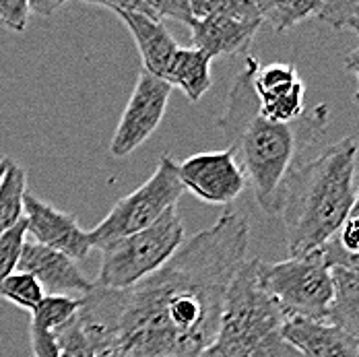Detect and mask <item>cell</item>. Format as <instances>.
<instances>
[{
  "label": "cell",
  "mask_w": 359,
  "mask_h": 357,
  "mask_svg": "<svg viewBox=\"0 0 359 357\" xmlns=\"http://www.w3.org/2000/svg\"><path fill=\"white\" fill-rule=\"evenodd\" d=\"M316 19L328 23L332 29L359 32V2L358 0H320Z\"/></svg>",
  "instance_id": "obj_23"
},
{
  "label": "cell",
  "mask_w": 359,
  "mask_h": 357,
  "mask_svg": "<svg viewBox=\"0 0 359 357\" xmlns=\"http://www.w3.org/2000/svg\"><path fill=\"white\" fill-rule=\"evenodd\" d=\"M281 335L302 357H359V337L326 322L287 318Z\"/></svg>",
  "instance_id": "obj_13"
},
{
  "label": "cell",
  "mask_w": 359,
  "mask_h": 357,
  "mask_svg": "<svg viewBox=\"0 0 359 357\" xmlns=\"http://www.w3.org/2000/svg\"><path fill=\"white\" fill-rule=\"evenodd\" d=\"M23 219L27 234L34 236L36 244L62 252L74 262L87 258V254L93 250L89 231H85L71 213L58 211L32 192L23 198Z\"/></svg>",
  "instance_id": "obj_11"
},
{
  "label": "cell",
  "mask_w": 359,
  "mask_h": 357,
  "mask_svg": "<svg viewBox=\"0 0 359 357\" xmlns=\"http://www.w3.org/2000/svg\"><path fill=\"white\" fill-rule=\"evenodd\" d=\"M65 4V0H32L27 2L29 11L37 13L39 17H52L56 11H60Z\"/></svg>",
  "instance_id": "obj_27"
},
{
  "label": "cell",
  "mask_w": 359,
  "mask_h": 357,
  "mask_svg": "<svg viewBox=\"0 0 359 357\" xmlns=\"http://www.w3.org/2000/svg\"><path fill=\"white\" fill-rule=\"evenodd\" d=\"M17 271H23V273L36 277L37 283L48 293L65 295L67 291H79L85 295L93 287V281H89L83 275V271L79 269V264L72 258L65 256L62 252L36 244V242L23 244Z\"/></svg>",
  "instance_id": "obj_12"
},
{
  "label": "cell",
  "mask_w": 359,
  "mask_h": 357,
  "mask_svg": "<svg viewBox=\"0 0 359 357\" xmlns=\"http://www.w3.org/2000/svg\"><path fill=\"white\" fill-rule=\"evenodd\" d=\"M27 21H29V6L27 0H6L0 2V23L15 32V34H23L27 29Z\"/></svg>",
  "instance_id": "obj_25"
},
{
  "label": "cell",
  "mask_w": 359,
  "mask_h": 357,
  "mask_svg": "<svg viewBox=\"0 0 359 357\" xmlns=\"http://www.w3.org/2000/svg\"><path fill=\"white\" fill-rule=\"evenodd\" d=\"M46 291L43 287L37 283L36 277L23 273V271H15L11 273L6 279L0 281V299H6L23 310L34 312L37 304L43 299Z\"/></svg>",
  "instance_id": "obj_21"
},
{
  "label": "cell",
  "mask_w": 359,
  "mask_h": 357,
  "mask_svg": "<svg viewBox=\"0 0 359 357\" xmlns=\"http://www.w3.org/2000/svg\"><path fill=\"white\" fill-rule=\"evenodd\" d=\"M91 4H95L100 8H108L118 15V19L126 25V29L135 37V43H137L141 60H143V71L163 79L176 50L180 48L172 34L165 29V25L159 21H153L144 15H139V13L108 6L106 2H91Z\"/></svg>",
  "instance_id": "obj_14"
},
{
  "label": "cell",
  "mask_w": 359,
  "mask_h": 357,
  "mask_svg": "<svg viewBox=\"0 0 359 357\" xmlns=\"http://www.w3.org/2000/svg\"><path fill=\"white\" fill-rule=\"evenodd\" d=\"M184 190H190L207 205H229L248 186L236 155L229 149L196 153L178 163Z\"/></svg>",
  "instance_id": "obj_10"
},
{
  "label": "cell",
  "mask_w": 359,
  "mask_h": 357,
  "mask_svg": "<svg viewBox=\"0 0 359 357\" xmlns=\"http://www.w3.org/2000/svg\"><path fill=\"white\" fill-rule=\"evenodd\" d=\"M6 166H8V157H2V159H0V180H2V176H4Z\"/></svg>",
  "instance_id": "obj_29"
},
{
  "label": "cell",
  "mask_w": 359,
  "mask_h": 357,
  "mask_svg": "<svg viewBox=\"0 0 359 357\" xmlns=\"http://www.w3.org/2000/svg\"><path fill=\"white\" fill-rule=\"evenodd\" d=\"M256 281L287 318L326 322L332 302V277L318 254L279 262H256Z\"/></svg>",
  "instance_id": "obj_6"
},
{
  "label": "cell",
  "mask_w": 359,
  "mask_h": 357,
  "mask_svg": "<svg viewBox=\"0 0 359 357\" xmlns=\"http://www.w3.org/2000/svg\"><path fill=\"white\" fill-rule=\"evenodd\" d=\"M184 244V223L178 209H170L159 221L102 248V267L95 285L130 289L159 271Z\"/></svg>",
  "instance_id": "obj_5"
},
{
  "label": "cell",
  "mask_w": 359,
  "mask_h": 357,
  "mask_svg": "<svg viewBox=\"0 0 359 357\" xmlns=\"http://www.w3.org/2000/svg\"><path fill=\"white\" fill-rule=\"evenodd\" d=\"M299 81L302 79L297 76V69L293 65L273 62L266 67H258L254 81H252V87H254L258 102L266 104V102H275V100L287 95Z\"/></svg>",
  "instance_id": "obj_19"
},
{
  "label": "cell",
  "mask_w": 359,
  "mask_h": 357,
  "mask_svg": "<svg viewBox=\"0 0 359 357\" xmlns=\"http://www.w3.org/2000/svg\"><path fill=\"white\" fill-rule=\"evenodd\" d=\"M248 217L225 209L209 229L130 289L81 295L79 326L95 357H198L215 339L225 293L246 262Z\"/></svg>",
  "instance_id": "obj_1"
},
{
  "label": "cell",
  "mask_w": 359,
  "mask_h": 357,
  "mask_svg": "<svg viewBox=\"0 0 359 357\" xmlns=\"http://www.w3.org/2000/svg\"><path fill=\"white\" fill-rule=\"evenodd\" d=\"M258 112L262 118H266L269 122H275V124H291V122L299 120L306 112L304 81H299L287 95H283L275 102H266V104L258 102Z\"/></svg>",
  "instance_id": "obj_22"
},
{
  "label": "cell",
  "mask_w": 359,
  "mask_h": 357,
  "mask_svg": "<svg viewBox=\"0 0 359 357\" xmlns=\"http://www.w3.org/2000/svg\"><path fill=\"white\" fill-rule=\"evenodd\" d=\"M182 194L184 186L180 182L178 163L170 155H161L151 178L135 192L118 201L106 219L89 229L91 246L102 250L122 238L143 231L170 209H176Z\"/></svg>",
  "instance_id": "obj_7"
},
{
  "label": "cell",
  "mask_w": 359,
  "mask_h": 357,
  "mask_svg": "<svg viewBox=\"0 0 359 357\" xmlns=\"http://www.w3.org/2000/svg\"><path fill=\"white\" fill-rule=\"evenodd\" d=\"M358 209V139L347 137L302 159L289 174L279 215L289 258L310 256Z\"/></svg>",
  "instance_id": "obj_3"
},
{
  "label": "cell",
  "mask_w": 359,
  "mask_h": 357,
  "mask_svg": "<svg viewBox=\"0 0 359 357\" xmlns=\"http://www.w3.org/2000/svg\"><path fill=\"white\" fill-rule=\"evenodd\" d=\"M27 227H25V219L19 221L15 227H11L8 231H4L0 236V281L6 279L11 273L17 271L19 264V256L23 250V244L27 242Z\"/></svg>",
  "instance_id": "obj_24"
},
{
  "label": "cell",
  "mask_w": 359,
  "mask_h": 357,
  "mask_svg": "<svg viewBox=\"0 0 359 357\" xmlns=\"http://www.w3.org/2000/svg\"><path fill=\"white\" fill-rule=\"evenodd\" d=\"M27 194L25 170L8 159L4 176L0 180V236L23 221V198Z\"/></svg>",
  "instance_id": "obj_17"
},
{
  "label": "cell",
  "mask_w": 359,
  "mask_h": 357,
  "mask_svg": "<svg viewBox=\"0 0 359 357\" xmlns=\"http://www.w3.org/2000/svg\"><path fill=\"white\" fill-rule=\"evenodd\" d=\"M337 240L341 244V248L349 254L358 256L359 250V225H358V209H353L349 217L343 221L341 229L337 231Z\"/></svg>",
  "instance_id": "obj_26"
},
{
  "label": "cell",
  "mask_w": 359,
  "mask_h": 357,
  "mask_svg": "<svg viewBox=\"0 0 359 357\" xmlns=\"http://www.w3.org/2000/svg\"><path fill=\"white\" fill-rule=\"evenodd\" d=\"M213 58L205 54L198 48H178L168 71L163 74V81L168 85L178 87L180 91L188 97V102L196 104L213 85L211 76Z\"/></svg>",
  "instance_id": "obj_15"
},
{
  "label": "cell",
  "mask_w": 359,
  "mask_h": 357,
  "mask_svg": "<svg viewBox=\"0 0 359 357\" xmlns=\"http://www.w3.org/2000/svg\"><path fill=\"white\" fill-rule=\"evenodd\" d=\"M345 62H347V69H349V71L353 72V74H358V50H351V54L347 56Z\"/></svg>",
  "instance_id": "obj_28"
},
{
  "label": "cell",
  "mask_w": 359,
  "mask_h": 357,
  "mask_svg": "<svg viewBox=\"0 0 359 357\" xmlns=\"http://www.w3.org/2000/svg\"><path fill=\"white\" fill-rule=\"evenodd\" d=\"M332 302L326 324H332L353 337L359 335V269L330 267Z\"/></svg>",
  "instance_id": "obj_16"
},
{
  "label": "cell",
  "mask_w": 359,
  "mask_h": 357,
  "mask_svg": "<svg viewBox=\"0 0 359 357\" xmlns=\"http://www.w3.org/2000/svg\"><path fill=\"white\" fill-rule=\"evenodd\" d=\"M192 13V46L217 56L246 54L260 29L262 15L252 0H188Z\"/></svg>",
  "instance_id": "obj_8"
},
{
  "label": "cell",
  "mask_w": 359,
  "mask_h": 357,
  "mask_svg": "<svg viewBox=\"0 0 359 357\" xmlns=\"http://www.w3.org/2000/svg\"><path fill=\"white\" fill-rule=\"evenodd\" d=\"M256 262L246 260L236 273L215 339L198 357H302L281 335L285 316L258 285Z\"/></svg>",
  "instance_id": "obj_4"
},
{
  "label": "cell",
  "mask_w": 359,
  "mask_h": 357,
  "mask_svg": "<svg viewBox=\"0 0 359 357\" xmlns=\"http://www.w3.org/2000/svg\"><path fill=\"white\" fill-rule=\"evenodd\" d=\"M170 95L172 85L159 76L141 71L109 143V153L114 157H128L157 130L165 116Z\"/></svg>",
  "instance_id": "obj_9"
},
{
  "label": "cell",
  "mask_w": 359,
  "mask_h": 357,
  "mask_svg": "<svg viewBox=\"0 0 359 357\" xmlns=\"http://www.w3.org/2000/svg\"><path fill=\"white\" fill-rule=\"evenodd\" d=\"M260 62L246 56L244 69L227 93L219 128L229 141L244 176L254 190L258 207L266 215H279L281 194L293 168L314 153V144L328 124V107L316 106L291 124H275L260 116L252 81Z\"/></svg>",
  "instance_id": "obj_2"
},
{
  "label": "cell",
  "mask_w": 359,
  "mask_h": 357,
  "mask_svg": "<svg viewBox=\"0 0 359 357\" xmlns=\"http://www.w3.org/2000/svg\"><path fill=\"white\" fill-rule=\"evenodd\" d=\"M256 4L262 21H269L277 34H285L295 25L316 17L320 0H260Z\"/></svg>",
  "instance_id": "obj_18"
},
{
  "label": "cell",
  "mask_w": 359,
  "mask_h": 357,
  "mask_svg": "<svg viewBox=\"0 0 359 357\" xmlns=\"http://www.w3.org/2000/svg\"><path fill=\"white\" fill-rule=\"evenodd\" d=\"M81 297H69V295H60V293H46L43 299L37 304V308L32 312V324L34 328L46 330V332H54L56 328L65 326L67 322H71L79 308H81Z\"/></svg>",
  "instance_id": "obj_20"
}]
</instances>
